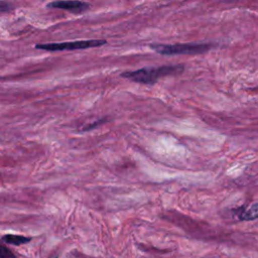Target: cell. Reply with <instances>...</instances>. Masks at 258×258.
I'll return each mask as SVG.
<instances>
[{
    "mask_svg": "<svg viewBox=\"0 0 258 258\" xmlns=\"http://www.w3.org/2000/svg\"><path fill=\"white\" fill-rule=\"evenodd\" d=\"M13 9V5L8 2H0V13L9 12Z\"/></svg>",
    "mask_w": 258,
    "mask_h": 258,
    "instance_id": "9c48e42d",
    "label": "cell"
},
{
    "mask_svg": "<svg viewBox=\"0 0 258 258\" xmlns=\"http://www.w3.org/2000/svg\"><path fill=\"white\" fill-rule=\"evenodd\" d=\"M154 51L162 55H174V54H199L207 52L211 49L210 43H176V44H163V43H151L149 45Z\"/></svg>",
    "mask_w": 258,
    "mask_h": 258,
    "instance_id": "7a4b0ae2",
    "label": "cell"
},
{
    "mask_svg": "<svg viewBox=\"0 0 258 258\" xmlns=\"http://www.w3.org/2000/svg\"><path fill=\"white\" fill-rule=\"evenodd\" d=\"M105 39H89V40H75L66 42H51V43H38L35 44L36 49L46 51H62V50H77L86 49L90 47H98L106 44Z\"/></svg>",
    "mask_w": 258,
    "mask_h": 258,
    "instance_id": "3957f363",
    "label": "cell"
},
{
    "mask_svg": "<svg viewBox=\"0 0 258 258\" xmlns=\"http://www.w3.org/2000/svg\"><path fill=\"white\" fill-rule=\"evenodd\" d=\"M184 70L183 64L173 66H161V67H148L142 68L136 71L121 73V77L131 82L143 84V85H154L157 81L165 76L181 73Z\"/></svg>",
    "mask_w": 258,
    "mask_h": 258,
    "instance_id": "6da1fadb",
    "label": "cell"
},
{
    "mask_svg": "<svg viewBox=\"0 0 258 258\" xmlns=\"http://www.w3.org/2000/svg\"><path fill=\"white\" fill-rule=\"evenodd\" d=\"M47 8H55V9H61L67 10L75 14H80L88 11L91 7V5L87 2L83 1H76V0H70V1H53L46 5Z\"/></svg>",
    "mask_w": 258,
    "mask_h": 258,
    "instance_id": "277c9868",
    "label": "cell"
},
{
    "mask_svg": "<svg viewBox=\"0 0 258 258\" xmlns=\"http://www.w3.org/2000/svg\"><path fill=\"white\" fill-rule=\"evenodd\" d=\"M233 213L241 221L255 220L257 218V215H258L257 203H253L252 205H250L248 207L242 206V207H239L237 209H234Z\"/></svg>",
    "mask_w": 258,
    "mask_h": 258,
    "instance_id": "5b68a950",
    "label": "cell"
},
{
    "mask_svg": "<svg viewBox=\"0 0 258 258\" xmlns=\"http://www.w3.org/2000/svg\"><path fill=\"white\" fill-rule=\"evenodd\" d=\"M104 122H106V119H105V118L100 119V120H98V121H96V122H94V123H92V124H88V125H86L85 127H83V128H82V131H89V130H92V129H94L95 127L100 126V125L103 124Z\"/></svg>",
    "mask_w": 258,
    "mask_h": 258,
    "instance_id": "ba28073f",
    "label": "cell"
},
{
    "mask_svg": "<svg viewBox=\"0 0 258 258\" xmlns=\"http://www.w3.org/2000/svg\"><path fill=\"white\" fill-rule=\"evenodd\" d=\"M2 240L10 245H15V246H20L23 244L28 243L31 238L29 237H24V236H20V235H12V234H8L2 237Z\"/></svg>",
    "mask_w": 258,
    "mask_h": 258,
    "instance_id": "8992f818",
    "label": "cell"
},
{
    "mask_svg": "<svg viewBox=\"0 0 258 258\" xmlns=\"http://www.w3.org/2000/svg\"><path fill=\"white\" fill-rule=\"evenodd\" d=\"M0 258H16V257L9 248L0 244Z\"/></svg>",
    "mask_w": 258,
    "mask_h": 258,
    "instance_id": "52a82bcc",
    "label": "cell"
}]
</instances>
